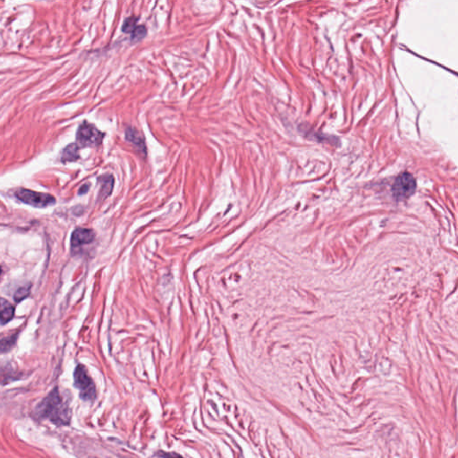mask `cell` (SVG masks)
<instances>
[{"instance_id":"1","label":"cell","mask_w":458,"mask_h":458,"mask_svg":"<svg viewBox=\"0 0 458 458\" xmlns=\"http://www.w3.org/2000/svg\"><path fill=\"white\" fill-rule=\"evenodd\" d=\"M71 409L68 402L61 397L57 387H55L46 398L36 407L35 416L49 419L57 426L68 425L71 421Z\"/></svg>"},{"instance_id":"2","label":"cell","mask_w":458,"mask_h":458,"mask_svg":"<svg viewBox=\"0 0 458 458\" xmlns=\"http://www.w3.org/2000/svg\"><path fill=\"white\" fill-rule=\"evenodd\" d=\"M75 386L80 391V397L85 401H93L96 398V387L93 379L90 377L84 366L76 367L75 373Z\"/></svg>"},{"instance_id":"3","label":"cell","mask_w":458,"mask_h":458,"mask_svg":"<svg viewBox=\"0 0 458 458\" xmlns=\"http://www.w3.org/2000/svg\"><path fill=\"white\" fill-rule=\"evenodd\" d=\"M104 134L98 130L93 124L88 122H83L79 126L76 133V144L79 148L86 147H98L102 143Z\"/></svg>"},{"instance_id":"4","label":"cell","mask_w":458,"mask_h":458,"mask_svg":"<svg viewBox=\"0 0 458 458\" xmlns=\"http://www.w3.org/2000/svg\"><path fill=\"white\" fill-rule=\"evenodd\" d=\"M15 196L25 204L36 208H45L56 203V199L53 196L48 193L33 192L27 189H19L15 192Z\"/></svg>"},{"instance_id":"5","label":"cell","mask_w":458,"mask_h":458,"mask_svg":"<svg viewBox=\"0 0 458 458\" xmlns=\"http://www.w3.org/2000/svg\"><path fill=\"white\" fill-rule=\"evenodd\" d=\"M416 189V181L412 175L404 173L396 178L392 192L395 198L398 201L407 199L412 196Z\"/></svg>"},{"instance_id":"6","label":"cell","mask_w":458,"mask_h":458,"mask_svg":"<svg viewBox=\"0 0 458 458\" xmlns=\"http://www.w3.org/2000/svg\"><path fill=\"white\" fill-rule=\"evenodd\" d=\"M95 234L89 228H76L72 234L71 245L74 248H77L82 245H88L94 240Z\"/></svg>"},{"instance_id":"7","label":"cell","mask_w":458,"mask_h":458,"mask_svg":"<svg viewBox=\"0 0 458 458\" xmlns=\"http://www.w3.org/2000/svg\"><path fill=\"white\" fill-rule=\"evenodd\" d=\"M98 183L100 185L98 200L103 201L111 195V192H112V190L114 187V178L111 174L102 175L98 178Z\"/></svg>"},{"instance_id":"8","label":"cell","mask_w":458,"mask_h":458,"mask_svg":"<svg viewBox=\"0 0 458 458\" xmlns=\"http://www.w3.org/2000/svg\"><path fill=\"white\" fill-rule=\"evenodd\" d=\"M125 138H126L128 142H132L134 145L136 146L140 151H142V152L145 154L146 145L144 139H143L142 135H140V133L135 128L128 127L125 130Z\"/></svg>"},{"instance_id":"9","label":"cell","mask_w":458,"mask_h":458,"mask_svg":"<svg viewBox=\"0 0 458 458\" xmlns=\"http://www.w3.org/2000/svg\"><path fill=\"white\" fill-rule=\"evenodd\" d=\"M14 309L10 302L6 299L0 297V322L6 324L9 322L14 317Z\"/></svg>"},{"instance_id":"10","label":"cell","mask_w":458,"mask_h":458,"mask_svg":"<svg viewBox=\"0 0 458 458\" xmlns=\"http://www.w3.org/2000/svg\"><path fill=\"white\" fill-rule=\"evenodd\" d=\"M79 149L80 148L76 143H71V144L67 146L62 153L61 161L63 163H67V162H73V161L78 160L80 158Z\"/></svg>"},{"instance_id":"11","label":"cell","mask_w":458,"mask_h":458,"mask_svg":"<svg viewBox=\"0 0 458 458\" xmlns=\"http://www.w3.org/2000/svg\"><path fill=\"white\" fill-rule=\"evenodd\" d=\"M137 21H138V17H136V16H130V17L126 18L122 26V31L126 32V33H132L134 32V30L137 27Z\"/></svg>"},{"instance_id":"12","label":"cell","mask_w":458,"mask_h":458,"mask_svg":"<svg viewBox=\"0 0 458 458\" xmlns=\"http://www.w3.org/2000/svg\"><path fill=\"white\" fill-rule=\"evenodd\" d=\"M147 34V29L144 25H137V27L132 32V41L137 42L142 40Z\"/></svg>"},{"instance_id":"13","label":"cell","mask_w":458,"mask_h":458,"mask_svg":"<svg viewBox=\"0 0 458 458\" xmlns=\"http://www.w3.org/2000/svg\"><path fill=\"white\" fill-rule=\"evenodd\" d=\"M15 339H16V337L11 336L9 338L0 340V353L9 351L15 343Z\"/></svg>"},{"instance_id":"14","label":"cell","mask_w":458,"mask_h":458,"mask_svg":"<svg viewBox=\"0 0 458 458\" xmlns=\"http://www.w3.org/2000/svg\"><path fill=\"white\" fill-rule=\"evenodd\" d=\"M30 289H31L30 286L19 288L14 295V300L17 302H21V300L26 298L30 295Z\"/></svg>"},{"instance_id":"15","label":"cell","mask_w":458,"mask_h":458,"mask_svg":"<svg viewBox=\"0 0 458 458\" xmlns=\"http://www.w3.org/2000/svg\"><path fill=\"white\" fill-rule=\"evenodd\" d=\"M156 455L160 458H183V456L175 452L159 451Z\"/></svg>"},{"instance_id":"16","label":"cell","mask_w":458,"mask_h":458,"mask_svg":"<svg viewBox=\"0 0 458 458\" xmlns=\"http://www.w3.org/2000/svg\"><path fill=\"white\" fill-rule=\"evenodd\" d=\"M89 187V185H82V187H81V188H80V190H79V194H80V195H82V194H84V193H86V192H88Z\"/></svg>"},{"instance_id":"17","label":"cell","mask_w":458,"mask_h":458,"mask_svg":"<svg viewBox=\"0 0 458 458\" xmlns=\"http://www.w3.org/2000/svg\"><path fill=\"white\" fill-rule=\"evenodd\" d=\"M2 273V270H1V268H0V275Z\"/></svg>"}]
</instances>
